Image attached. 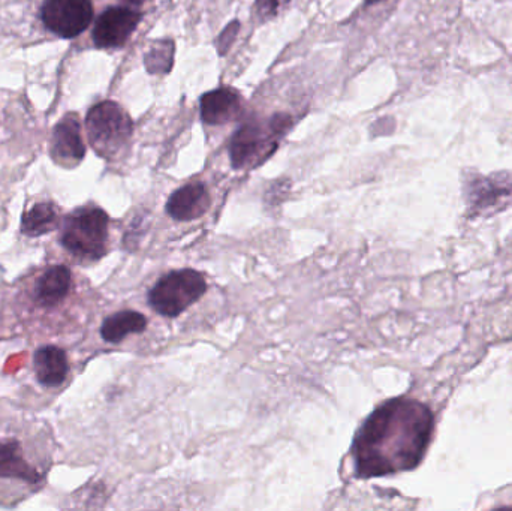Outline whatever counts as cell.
Wrapping results in <instances>:
<instances>
[{
	"mask_svg": "<svg viewBox=\"0 0 512 511\" xmlns=\"http://www.w3.org/2000/svg\"><path fill=\"white\" fill-rule=\"evenodd\" d=\"M435 417L427 405L409 398L391 399L376 408L352 444L360 479L393 476L417 468L432 440Z\"/></svg>",
	"mask_w": 512,
	"mask_h": 511,
	"instance_id": "6da1fadb",
	"label": "cell"
},
{
	"mask_svg": "<svg viewBox=\"0 0 512 511\" xmlns=\"http://www.w3.org/2000/svg\"><path fill=\"white\" fill-rule=\"evenodd\" d=\"M108 222L107 213L99 207H80L66 216L60 243L75 258L99 260L107 252Z\"/></svg>",
	"mask_w": 512,
	"mask_h": 511,
	"instance_id": "7a4b0ae2",
	"label": "cell"
},
{
	"mask_svg": "<svg viewBox=\"0 0 512 511\" xmlns=\"http://www.w3.org/2000/svg\"><path fill=\"white\" fill-rule=\"evenodd\" d=\"M207 282L197 270L183 269L168 273L150 290L149 302L164 317H179L206 294Z\"/></svg>",
	"mask_w": 512,
	"mask_h": 511,
	"instance_id": "3957f363",
	"label": "cell"
},
{
	"mask_svg": "<svg viewBox=\"0 0 512 511\" xmlns=\"http://www.w3.org/2000/svg\"><path fill=\"white\" fill-rule=\"evenodd\" d=\"M86 128L90 144L104 158L119 153L132 134L131 117L111 101L101 102L89 111Z\"/></svg>",
	"mask_w": 512,
	"mask_h": 511,
	"instance_id": "277c9868",
	"label": "cell"
},
{
	"mask_svg": "<svg viewBox=\"0 0 512 511\" xmlns=\"http://www.w3.org/2000/svg\"><path fill=\"white\" fill-rule=\"evenodd\" d=\"M93 17L90 0H45L42 20L48 30L62 38H75L89 27Z\"/></svg>",
	"mask_w": 512,
	"mask_h": 511,
	"instance_id": "5b68a950",
	"label": "cell"
},
{
	"mask_svg": "<svg viewBox=\"0 0 512 511\" xmlns=\"http://www.w3.org/2000/svg\"><path fill=\"white\" fill-rule=\"evenodd\" d=\"M141 14L135 9L116 8L102 12L93 29V41L99 48L122 47L137 29Z\"/></svg>",
	"mask_w": 512,
	"mask_h": 511,
	"instance_id": "8992f818",
	"label": "cell"
},
{
	"mask_svg": "<svg viewBox=\"0 0 512 511\" xmlns=\"http://www.w3.org/2000/svg\"><path fill=\"white\" fill-rule=\"evenodd\" d=\"M51 155L57 164L66 168L75 167L83 161L86 147L81 138L80 122L74 114L60 120L54 128Z\"/></svg>",
	"mask_w": 512,
	"mask_h": 511,
	"instance_id": "52a82bcc",
	"label": "cell"
},
{
	"mask_svg": "<svg viewBox=\"0 0 512 511\" xmlns=\"http://www.w3.org/2000/svg\"><path fill=\"white\" fill-rule=\"evenodd\" d=\"M231 164L234 168L249 167L256 165L261 158H267L268 141L264 138V132L256 123L243 125L231 141L230 147Z\"/></svg>",
	"mask_w": 512,
	"mask_h": 511,
	"instance_id": "ba28073f",
	"label": "cell"
},
{
	"mask_svg": "<svg viewBox=\"0 0 512 511\" xmlns=\"http://www.w3.org/2000/svg\"><path fill=\"white\" fill-rule=\"evenodd\" d=\"M210 207V195L203 183H189L177 189L167 203V212L176 221H194Z\"/></svg>",
	"mask_w": 512,
	"mask_h": 511,
	"instance_id": "9c48e42d",
	"label": "cell"
},
{
	"mask_svg": "<svg viewBox=\"0 0 512 511\" xmlns=\"http://www.w3.org/2000/svg\"><path fill=\"white\" fill-rule=\"evenodd\" d=\"M36 378L45 387H59L68 377L69 363L65 351L54 345L38 348L33 356Z\"/></svg>",
	"mask_w": 512,
	"mask_h": 511,
	"instance_id": "30bf717a",
	"label": "cell"
},
{
	"mask_svg": "<svg viewBox=\"0 0 512 511\" xmlns=\"http://www.w3.org/2000/svg\"><path fill=\"white\" fill-rule=\"evenodd\" d=\"M72 275L66 266L48 267L35 285V300L44 308L59 305L71 290Z\"/></svg>",
	"mask_w": 512,
	"mask_h": 511,
	"instance_id": "8fae6325",
	"label": "cell"
},
{
	"mask_svg": "<svg viewBox=\"0 0 512 511\" xmlns=\"http://www.w3.org/2000/svg\"><path fill=\"white\" fill-rule=\"evenodd\" d=\"M0 479L20 480L35 485L41 474L24 459L18 441H0Z\"/></svg>",
	"mask_w": 512,
	"mask_h": 511,
	"instance_id": "7c38bea8",
	"label": "cell"
},
{
	"mask_svg": "<svg viewBox=\"0 0 512 511\" xmlns=\"http://www.w3.org/2000/svg\"><path fill=\"white\" fill-rule=\"evenodd\" d=\"M240 110V98L234 90L222 87L201 98V117L209 125H224Z\"/></svg>",
	"mask_w": 512,
	"mask_h": 511,
	"instance_id": "4fadbf2b",
	"label": "cell"
},
{
	"mask_svg": "<svg viewBox=\"0 0 512 511\" xmlns=\"http://www.w3.org/2000/svg\"><path fill=\"white\" fill-rule=\"evenodd\" d=\"M147 320L143 314L135 311H122L105 318L101 327V336L105 342L119 344L123 339L135 333H143Z\"/></svg>",
	"mask_w": 512,
	"mask_h": 511,
	"instance_id": "5bb4252c",
	"label": "cell"
},
{
	"mask_svg": "<svg viewBox=\"0 0 512 511\" xmlns=\"http://www.w3.org/2000/svg\"><path fill=\"white\" fill-rule=\"evenodd\" d=\"M57 228V212L53 204L39 203L21 216V233L29 237L44 236Z\"/></svg>",
	"mask_w": 512,
	"mask_h": 511,
	"instance_id": "9a60e30c",
	"label": "cell"
},
{
	"mask_svg": "<svg viewBox=\"0 0 512 511\" xmlns=\"http://www.w3.org/2000/svg\"><path fill=\"white\" fill-rule=\"evenodd\" d=\"M174 42L171 39L156 41L146 54L147 71L150 74H168L173 68Z\"/></svg>",
	"mask_w": 512,
	"mask_h": 511,
	"instance_id": "2e32d148",
	"label": "cell"
},
{
	"mask_svg": "<svg viewBox=\"0 0 512 511\" xmlns=\"http://www.w3.org/2000/svg\"><path fill=\"white\" fill-rule=\"evenodd\" d=\"M510 189H505L504 186L495 183L492 179H480L475 182L474 194L477 198V204H489L495 201V198L507 194Z\"/></svg>",
	"mask_w": 512,
	"mask_h": 511,
	"instance_id": "e0dca14e",
	"label": "cell"
},
{
	"mask_svg": "<svg viewBox=\"0 0 512 511\" xmlns=\"http://www.w3.org/2000/svg\"><path fill=\"white\" fill-rule=\"evenodd\" d=\"M237 30H239V23H231L230 26L227 27V29L222 32V35L219 36V53H227L228 48H230V45L233 44L234 36L237 35Z\"/></svg>",
	"mask_w": 512,
	"mask_h": 511,
	"instance_id": "ac0fdd59",
	"label": "cell"
},
{
	"mask_svg": "<svg viewBox=\"0 0 512 511\" xmlns=\"http://www.w3.org/2000/svg\"><path fill=\"white\" fill-rule=\"evenodd\" d=\"M280 3H282V0H256L259 12L265 15V17H271V15L276 14Z\"/></svg>",
	"mask_w": 512,
	"mask_h": 511,
	"instance_id": "d6986e66",
	"label": "cell"
},
{
	"mask_svg": "<svg viewBox=\"0 0 512 511\" xmlns=\"http://www.w3.org/2000/svg\"><path fill=\"white\" fill-rule=\"evenodd\" d=\"M384 2V0H366V6L376 5V3Z\"/></svg>",
	"mask_w": 512,
	"mask_h": 511,
	"instance_id": "ffe728a7",
	"label": "cell"
},
{
	"mask_svg": "<svg viewBox=\"0 0 512 511\" xmlns=\"http://www.w3.org/2000/svg\"><path fill=\"white\" fill-rule=\"evenodd\" d=\"M123 2L132 3V5H141V3L144 2V0H123Z\"/></svg>",
	"mask_w": 512,
	"mask_h": 511,
	"instance_id": "44dd1931",
	"label": "cell"
}]
</instances>
